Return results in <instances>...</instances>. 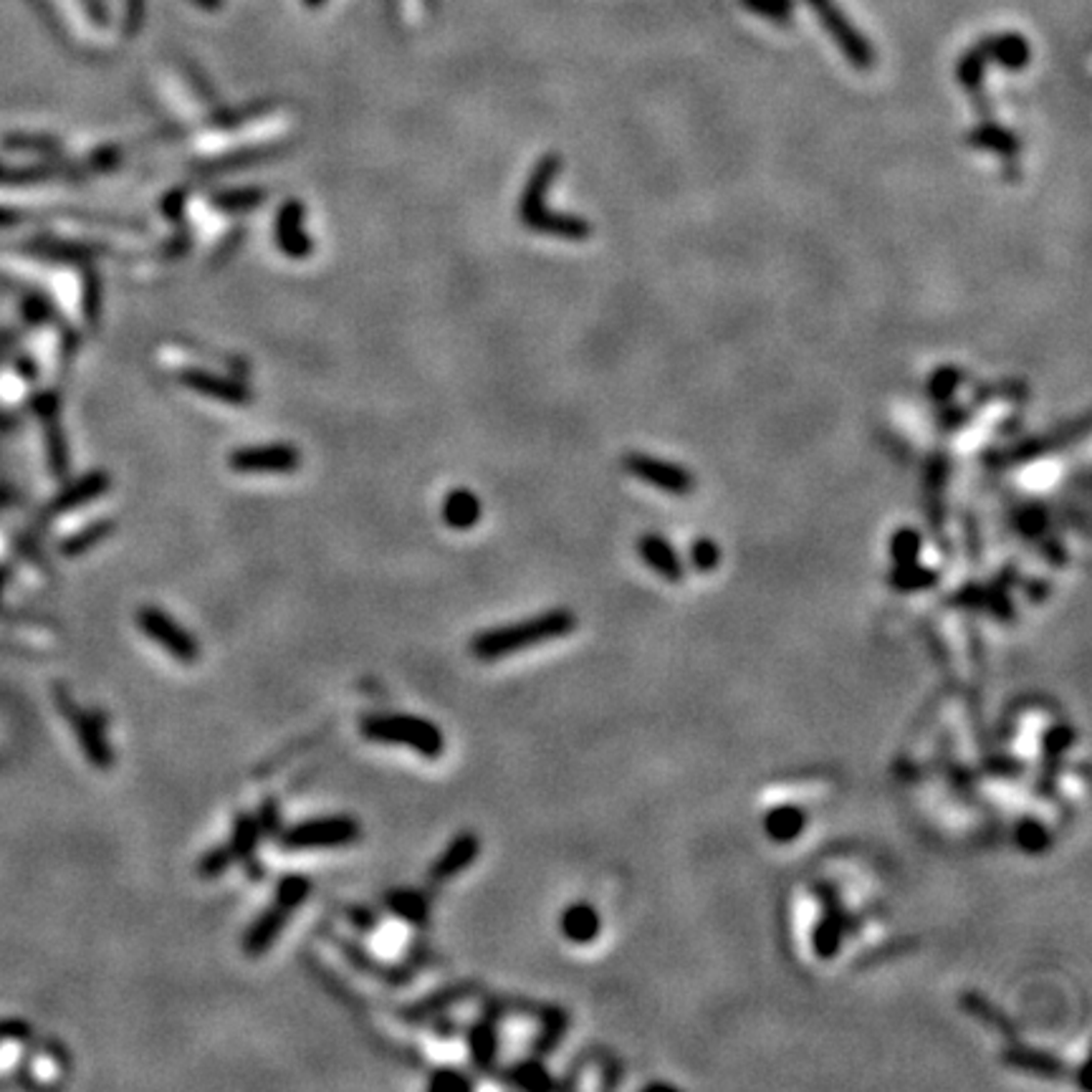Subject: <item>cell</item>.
<instances>
[{
    "label": "cell",
    "mask_w": 1092,
    "mask_h": 1092,
    "mask_svg": "<svg viewBox=\"0 0 1092 1092\" xmlns=\"http://www.w3.org/2000/svg\"><path fill=\"white\" fill-rule=\"evenodd\" d=\"M940 574L936 572L934 567H926V564L921 562H910V564H893L891 574H888V582H891L893 590H897V592L903 594H916V592H926V590H934L936 585H939Z\"/></svg>",
    "instance_id": "cell-27"
},
{
    "label": "cell",
    "mask_w": 1092,
    "mask_h": 1092,
    "mask_svg": "<svg viewBox=\"0 0 1092 1092\" xmlns=\"http://www.w3.org/2000/svg\"><path fill=\"white\" fill-rule=\"evenodd\" d=\"M807 830V811L797 805H779L764 814V835L776 845L797 843Z\"/></svg>",
    "instance_id": "cell-23"
},
{
    "label": "cell",
    "mask_w": 1092,
    "mask_h": 1092,
    "mask_svg": "<svg viewBox=\"0 0 1092 1092\" xmlns=\"http://www.w3.org/2000/svg\"><path fill=\"white\" fill-rule=\"evenodd\" d=\"M1044 556H1047L1050 562H1065V549H1062V544L1057 542V539L1044 544Z\"/></svg>",
    "instance_id": "cell-54"
},
{
    "label": "cell",
    "mask_w": 1092,
    "mask_h": 1092,
    "mask_svg": "<svg viewBox=\"0 0 1092 1092\" xmlns=\"http://www.w3.org/2000/svg\"><path fill=\"white\" fill-rule=\"evenodd\" d=\"M986 68H988V62L979 43L977 46H971V49H966L956 64V79L958 84H961V89H964L966 94H971V97L982 94L983 79H986Z\"/></svg>",
    "instance_id": "cell-28"
},
{
    "label": "cell",
    "mask_w": 1092,
    "mask_h": 1092,
    "mask_svg": "<svg viewBox=\"0 0 1092 1092\" xmlns=\"http://www.w3.org/2000/svg\"><path fill=\"white\" fill-rule=\"evenodd\" d=\"M433 1029H435V1034H438V1037L451 1039V1037H456V1031H459V1025H456V1022H453V1020H443V1014H438V1022H435V1025H433Z\"/></svg>",
    "instance_id": "cell-53"
},
{
    "label": "cell",
    "mask_w": 1092,
    "mask_h": 1092,
    "mask_svg": "<svg viewBox=\"0 0 1092 1092\" xmlns=\"http://www.w3.org/2000/svg\"><path fill=\"white\" fill-rule=\"evenodd\" d=\"M446 526L453 531H470L481 521L483 508L481 499L468 489H456L443 499V511H440Z\"/></svg>",
    "instance_id": "cell-25"
},
{
    "label": "cell",
    "mask_w": 1092,
    "mask_h": 1092,
    "mask_svg": "<svg viewBox=\"0 0 1092 1092\" xmlns=\"http://www.w3.org/2000/svg\"><path fill=\"white\" fill-rule=\"evenodd\" d=\"M807 8L814 13V19L819 21L822 31L832 38V43L837 46V51L845 56V62L854 68V71H873L878 64V54L875 46L870 43V38L850 21L848 13L843 11V6L837 0H805Z\"/></svg>",
    "instance_id": "cell-4"
},
{
    "label": "cell",
    "mask_w": 1092,
    "mask_h": 1092,
    "mask_svg": "<svg viewBox=\"0 0 1092 1092\" xmlns=\"http://www.w3.org/2000/svg\"><path fill=\"white\" fill-rule=\"evenodd\" d=\"M964 382V372L956 365H940L936 367L934 372L928 374L926 379V395L934 405H946L953 403L958 387Z\"/></svg>",
    "instance_id": "cell-30"
},
{
    "label": "cell",
    "mask_w": 1092,
    "mask_h": 1092,
    "mask_svg": "<svg viewBox=\"0 0 1092 1092\" xmlns=\"http://www.w3.org/2000/svg\"><path fill=\"white\" fill-rule=\"evenodd\" d=\"M269 193L263 188H228L210 196V205L223 213H250L256 210Z\"/></svg>",
    "instance_id": "cell-29"
},
{
    "label": "cell",
    "mask_w": 1092,
    "mask_h": 1092,
    "mask_svg": "<svg viewBox=\"0 0 1092 1092\" xmlns=\"http://www.w3.org/2000/svg\"><path fill=\"white\" fill-rule=\"evenodd\" d=\"M923 551V534L913 526H900L897 531H893L891 542H888V554H891L893 564H910L921 559Z\"/></svg>",
    "instance_id": "cell-35"
},
{
    "label": "cell",
    "mask_w": 1092,
    "mask_h": 1092,
    "mask_svg": "<svg viewBox=\"0 0 1092 1092\" xmlns=\"http://www.w3.org/2000/svg\"><path fill=\"white\" fill-rule=\"evenodd\" d=\"M741 8L764 19L766 23L789 25L794 19V0H739Z\"/></svg>",
    "instance_id": "cell-40"
},
{
    "label": "cell",
    "mask_w": 1092,
    "mask_h": 1092,
    "mask_svg": "<svg viewBox=\"0 0 1092 1092\" xmlns=\"http://www.w3.org/2000/svg\"><path fill=\"white\" fill-rule=\"evenodd\" d=\"M966 145L974 147V150H982V153L999 154L1004 159H1014L1022 153L1020 135L1012 132V129L1001 127V124L991 122V119H983L982 124L971 129L969 135H966Z\"/></svg>",
    "instance_id": "cell-22"
},
{
    "label": "cell",
    "mask_w": 1092,
    "mask_h": 1092,
    "mask_svg": "<svg viewBox=\"0 0 1092 1092\" xmlns=\"http://www.w3.org/2000/svg\"><path fill=\"white\" fill-rule=\"evenodd\" d=\"M329 939L331 943L339 948V953H342V956L347 958L349 964L360 971V974L377 979V982L387 983V986H405V983L413 982V971L403 969V966H392V964H385V961H379L377 956H372V953L367 951L365 946H360L354 939H347V936H339V934H331Z\"/></svg>",
    "instance_id": "cell-15"
},
{
    "label": "cell",
    "mask_w": 1092,
    "mask_h": 1092,
    "mask_svg": "<svg viewBox=\"0 0 1092 1092\" xmlns=\"http://www.w3.org/2000/svg\"><path fill=\"white\" fill-rule=\"evenodd\" d=\"M1085 433H1087V417H1080L1077 422H1068L1065 427H1060L1055 435H1037V438H1026L1022 440V443H1017V446L1004 448V451L988 453L986 460L996 465H1020V463H1026V460L1042 459V456L1057 451L1060 446H1068L1070 440L1082 438Z\"/></svg>",
    "instance_id": "cell-9"
},
{
    "label": "cell",
    "mask_w": 1092,
    "mask_h": 1092,
    "mask_svg": "<svg viewBox=\"0 0 1092 1092\" xmlns=\"http://www.w3.org/2000/svg\"><path fill=\"white\" fill-rule=\"evenodd\" d=\"M233 862L236 860H233V852L228 845H213V848L205 850V852L197 857L196 873L200 880H218L231 870Z\"/></svg>",
    "instance_id": "cell-39"
},
{
    "label": "cell",
    "mask_w": 1092,
    "mask_h": 1092,
    "mask_svg": "<svg viewBox=\"0 0 1092 1092\" xmlns=\"http://www.w3.org/2000/svg\"><path fill=\"white\" fill-rule=\"evenodd\" d=\"M988 64L1004 68V71H1025L1031 62V46L1025 33L1020 31H999L988 33L979 41Z\"/></svg>",
    "instance_id": "cell-18"
},
{
    "label": "cell",
    "mask_w": 1092,
    "mask_h": 1092,
    "mask_svg": "<svg viewBox=\"0 0 1092 1092\" xmlns=\"http://www.w3.org/2000/svg\"><path fill=\"white\" fill-rule=\"evenodd\" d=\"M969 417H971L969 408H961V405L946 403V405H940L939 427L943 430V433H956V430H961V427L966 425V420H969Z\"/></svg>",
    "instance_id": "cell-48"
},
{
    "label": "cell",
    "mask_w": 1092,
    "mask_h": 1092,
    "mask_svg": "<svg viewBox=\"0 0 1092 1092\" xmlns=\"http://www.w3.org/2000/svg\"><path fill=\"white\" fill-rule=\"evenodd\" d=\"M1007 1062L1009 1065H1014V1068L1029 1070V1072L1044 1074V1077H1062V1072H1065V1065H1062L1057 1057L1044 1055V1052H1029V1050L1009 1052Z\"/></svg>",
    "instance_id": "cell-37"
},
{
    "label": "cell",
    "mask_w": 1092,
    "mask_h": 1092,
    "mask_svg": "<svg viewBox=\"0 0 1092 1092\" xmlns=\"http://www.w3.org/2000/svg\"><path fill=\"white\" fill-rule=\"evenodd\" d=\"M243 236H245V231H233V233H231V239L226 240V245H220L218 253H215V256H213V263L226 261L228 253H231V250L239 248V243H240V239H243Z\"/></svg>",
    "instance_id": "cell-52"
},
{
    "label": "cell",
    "mask_w": 1092,
    "mask_h": 1092,
    "mask_svg": "<svg viewBox=\"0 0 1092 1092\" xmlns=\"http://www.w3.org/2000/svg\"><path fill=\"white\" fill-rule=\"evenodd\" d=\"M28 1031H31V1026L21 1020L0 1022V1042H6V1039H25Z\"/></svg>",
    "instance_id": "cell-50"
},
{
    "label": "cell",
    "mask_w": 1092,
    "mask_h": 1092,
    "mask_svg": "<svg viewBox=\"0 0 1092 1092\" xmlns=\"http://www.w3.org/2000/svg\"><path fill=\"white\" fill-rule=\"evenodd\" d=\"M276 245L282 250L284 256L301 261L309 258L314 253V240L306 231V205L296 197L286 200L276 213V226H274Z\"/></svg>",
    "instance_id": "cell-11"
},
{
    "label": "cell",
    "mask_w": 1092,
    "mask_h": 1092,
    "mask_svg": "<svg viewBox=\"0 0 1092 1092\" xmlns=\"http://www.w3.org/2000/svg\"><path fill=\"white\" fill-rule=\"evenodd\" d=\"M574 628H577V617L572 610L559 607V610L539 612V615L526 617L519 623L499 625V628L473 634L470 655L481 663H494V660L511 658V655H519L524 650H531V647L544 645V642L567 637L574 633Z\"/></svg>",
    "instance_id": "cell-1"
},
{
    "label": "cell",
    "mask_w": 1092,
    "mask_h": 1092,
    "mask_svg": "<svg viewBox=\"0 0 1092 1092\" xmlns=\"http://www.w3.org/2000/svg\"><path fill=\"white\" fill-rule=\"evenodd\" d=\"M111 534H114V521L111 519L94 521V524H89L86 529L76 531L73 537H68L66 542L62 544V551L66 556H79L84 554V551L92 549V546H97L99 542H105V539L111 537Z\"/></svg>",
    "instance_id": "cell-36"
},
{
    "label": "cell",
    "mask_w": 1092,
    "mask_h": 1092,
    "mask_svg": "<svg viewBox=\"0 0 1092 1092\" xmlns=\"http://www.w3.org/2000/svg\"><path fill=\"white\" fill-rule=\"evenodd\" d=\"M135 623L147 640L162 647L177 663L188 666V663H196L200 658V645H197L196 634L183 628L170 612H165L157 604H142L135 615Z\"/></svg>",
    "instance_id": "cell-5"
},
{
    "label": "cell",
    "mask_w": 1092,
    "mask_h": 1092,
    "mask_svg": "<svg viewBox=\"0 0 1092 1092\" xmlns=\"http://www.w3.org/2000/svg\"><path fill=\"white\" fill-rule=\"evenodd\" d=\"M478 854H481V837L470 830L459 832L446 845V850L435 857L433 867H430V880L433 883H448V880L459 878L478 860Z\"/></svg>",
    "instance_id": "cell-17"
},
{
    "label": "cell",
    "mask_w": 1092,
    "mask_h": 1092,
    "mask_svg": "<svg viewBox=\"0 0 1092 1092\" xmlns=\"http://www.w3.org/2000/svg\"><path fill=\"white\" fill-rule=\"evenodd\" d=\"M1014 843L1025 854H1044L1052 845V832L1039 819L1025 817L1014 827Z\"/></svg>",
    "instance_id": "cell-32"
},
{
    "label": "cell",
    "mask_w": 1092,
    "mask_h": 1092,
    "mask_svg": "<svg viewBox=\"0 0 1092 1092\" xmlns=\"http://www.w3.org/2000/svg\"><path fill=\"white\" fill-rule=\"evenodd\" d=\"M506 1080L508 1085L521 1087V1090H549L556 1085L542 1060H524L513 1065L511 1070H506Z\"/></svg>",
    "instance_id": "cell-31"
},
{
    "label": "cell",
    "mask_w": 1092,
    "mask_h": 1092,
    "mask_svg": "<svg viewBox=\"0 0 1092 1092\" xmlns=\"http://www.w3.org/2000/svg\"><path fill=\"white\" fill-rule=\"evenodd\" d=\"M948 476H951V460L946 459V453H934L926 463V491L928 494H939L946 486Z\"/></svg>",
    "instance_id": "cell-46"
},
{
    "label": "cell",
    "mask_w": 1092,
    "mask_h": 1092,
    "mask_svg": "<svg viewBox=\"0 0 1092 1092\" xmlns=\"http://www.w3.org/2000/svg\"><path fill=\"white\" fill-rule=\"evenodd\" d=\"M623 468L637 481L653 486L668 496H690L696 491V478L683 465L673 460L647 456V453H628L623 459Z\"/></svg>",
    "instance_id": "cell-7"
},
{
    "label": "cell",
    "mask_w": 1092,
    "mask_h": 1092,
    "mask_svg": "<svg viewBox=\"0 0 1092 1092\" xmlns=\"http://www.w3.org/2000/svg\"><path fill=\"white\" fill-rule=\"evenodd\" d=\"M342 913H344V918H347V923L354 928V931H360V934H372V931H377L379 918H377V913H374L372 908L352 903V905H344Z\"/></svg>",
    "instance_id": "cell-47"
},
{
    "label": "cell",
    "mask_w": 1092,
    "mask_h": 1092,
    "mask_svg": "<svg viewBox=\"0 0 1092 1092\" xmlns=\"http://www.w3.org/2000/svg\"><path fill=\"white\" fill-rule=\"evenodd\" d=\"M269 109L271 105H263V102L248 105L243 107V109H220L210 116V124H213L215 129H236L240 127V124L250 122V119H256L258 114H266Z\"/></svg>",
    "instance_id": "cell-44"
},
{
    "label": "cell",
    "mask_w": 1092,
    "mask_h": 1092,
    "mask_svg": "<svg viewBox=\"0 0 1092 1092\" xmlns=\"http://www.w3.org/2000/svg\"><path fill=\"white\" fill-rule=\"evenodd\" d=\"M228 465L236 473H293L301 465V453L291 443L239 448L231 453Z\"/></svg>",
    "instance_id": "cell-8"
},
{
    "label": "cell",
    "mask_w": 1092,
    "mask_h": 1092,
    "mask_svg": "<svg viewBox=\"0 0 1092 1092\" xmlns=\"http://www.w3.org/2000/svg\"><path fill=\"white\" fill-rule=\"evenodd\" d=\"M293 913H296V910H291L286 903H282V900H276L274 897L269 908H263L261 913L253 918L248 931L243 934L240 946H243L245 956L248 958L266 956V953L271 951V946L279 940V936L284 934V928L288 926Z\"/></svg>",
    "instance_id": "cell-13"
},
{
    "label": "cell",
    "mask_w": 1092,
    "mask_h": 1092,
    "mask_svg": "<svg viewBox=\"0 0 1092 1092\" xmlns=\"http://www.w3.org/2000/svg\"><path fill=\"white\" fill-rule=\"evenodd\" d=\"M107 489H109V476H107V473H92V476H86L84 481L76 483L71 491H66V494L59 496V499L54 501V513L66 511V508H73L79 506V503H86V501L97 499V496L107 494Z\"/></svg>",
    "instance_id": "cell-33"
},
{
    "label": "cell",
    "mask_w": 1092,
    "mask_h": 1092,
    "mask_svg": "<svg viewBox=\"0 0 1092 1092\" xmlns=\"http://www.w3.org/2000/svg\"><path fill=\"white\" fill-rule=\"evenodd\" d=\"M263 835L258 827V819L253 811H236L231 827V840L228 848L233 852V860L243 867V873L248 875L253 883H263L266 880V865L258 860V845H261Z\"/></svg>",
    "instance_id": "cell-12"
},
{
    "label": "cell",
    "mask_w": 1092,
    "mask_h": 1092,
    "mask_svg": "<svg viewBox=\"0 0 1092 1092\" xmlns=\"http://www.w3.org/2000/svg\"><path fill=\"white\" fill-rule=\"evenodd\" d=\"M1012 521L1014 529L1025 539H1039L1050 526V511L1039 501H1026L1020 508H1014Z\"/></svg>",
    "instance_id": "cell-34"
},
{
    "label": "cell",
    "mask_w": 1092,
    "mask_h": 1092,
    "mask_svg": "<svg viewBox=\"0 0 1092 1092\" xmlns=\"http://www.w3.org/2000/svg\"><path fill=\"white\" fill-rule=\"evenodd\" d=\"M145 19V0H129L127 6V31L137 33Z\"/></svg>",
    "instance_id": "cell-51"
},
{
    "label": "cell",
    "mask_w": 1092,
    "mask_h": 1092,
    "mask_svg": "<svg viewBox=\"0 0 1092 1092\" xmlns=\"http://www.w3.org/2000/svg\"><path fill=\"white\" fill-rule=\"evenodd\" d=\"M256 819H258V827H261L263 840H274V843L276 837L282 835L284 827H286L282 817V807H279V800H276V797H266V800H261V805H258V811H256Z\"/></svg>",
    "instance_id": "cell-43"
},
{
    "label": "cell",
    "mask_w": 1092,
    "mask_h": 1092,
    "mask_svg": "<svg viewBox=\"0 0 1092 1092\" xmlns=\"http://www.w3.org/2000/svg\"><path fill=\"white\" fill-rule=\"evenodd\" d=\"M385 905L392 916L415 928H425L430 923V900L425 893L413 888H395L385 895Z\"/></svg>",
    "instance_id": "cell-26"
},
{
    "label": "cell",
    "mask_w": 1092,
    "mask_h": 1092,
    "mask_svg": "<svg viewBox=\"0 0 1092 1092\" xmlns=\"http://www.w3.org/2000/svg\"><path fill=\"white\" fill-rule=\"evenodd\" d=\"M304 3H306V6H312V8H317V6H322V3H324V0H304Z\"/></svg>",
    "instance_id": "cell-55"
},
{
    "label": "cell",
    "mask_w": 1092,
    "mask_h": 1092,
    "mask_svg": "<svg viewBox=\"0 0 1092 1092\" xmlns=\"http://www.w3.org/2000/svg\"><path fill=\"white\" fill-rule=\"evenodd\" d=\"M312 891H314V883L306 878V875L288 873L276 883L274 897L276 900H282V903H286L291 910H296L309 900Z\"/></svg>",
    "instance_id": "cell-38"
},
{
    "label": "cell",
    "mask_w": 1092,
    "mask_h": 1092,
    "mask_svg": "<svg viewBox=\"0 0 1092 1092\" xmlns=\"http://www.w3.org/2000/svg\"><path fill=\"white\" fill-rule=\"evenodd\" d=\"M473 994L470 991V983H453V986H446V988H438L435 994L425 996V999H417L415 1004H410V1007L403 1009V1017L405 1022H425L430 1020V1017H438V1014H443L446 1009H451L453 1004H459V1001L468 999V996Z\"/></svg>",
    "instance_id": "cell-24"
},
{
    "label": "cell",
    "mask_w": 1092,
    "mask_h": 1092,
    "mask_svg": "<svg viewBox=\"0 0 1092 1092\" xmlns=\"http://www.w3.org/2000/svg\"><path fill=\"white\" fill-rule=\"evenodd\" d=\"M465 1042H468L473 1068L478 1072H491L499 1060V1026H496L494 1009L465 1029Z\"/></svg>",
    "instance_id": "cell-21"
},
{
    "label": "cell",
    "mask_w": 1092,
    "mask_h": 1092,
    "mask_svg": "<svg viewBox=\"0 0 1092 1092\" xmlns=\"http://www.w3.org/2000/svg\"><path fill=\"white\" fill-rule=\"evenodd\" d=\"M562 172V157L556 153H546L539 157V162L531 170L529 180H526L524 190L519 197V220L521 226H526L534 215L542 213L546 208V197L549 190L554 188L556 177Z\"/></svg>",
    "instance_id": "cell-14"
},
{
    "label": "cell",
    "mask_w": 1092,
    "mask_h": 1092,
    "mask_svg": "<svg viewBox=\"0 0 1092 1092\" xmlns=\"http://www.w3.org/2000/svg\"><path fill=\"white\" fill-rule=\"evenodd\" d=\"M559 934L574 946H590L602 934V918L597 908L587 900L569 903L559 916Z\"/></svg>",
    "instance_id": "cell-20"
},
{
    "label": "cell",
    "mask_w": 1092,
    "mask_h": 1092,
    "mask_svg": "<svg viewBox=\"0 0 1092 1092\" xmlns=\"http://www.w3.org/2000/svg\"><path fill=\"white\" fill-rule=\"evenodd\" d=\"M177 382L188 390L197 392V395L220 400V403H228L233 408H245L253 400V392L245 382L223 377V374H215L210 370H202V367H185L183 372H177Z\"/></svg>",
    "instance_id": "cell-10"
},
{
    "label": "cell",
    "mask_w": 1092,
    "mask_h": 1092,
    "mask_svg": "<svg viewBox=\"0 0 1092 1092\" xmlns=\"http://www.w3.org/2000/svg\"><path fill=\"white\" fill-rule=\"evenodd\" d=\"M637 556L650 572L658 574L660 580L680 582L685 577L683 559L673 549V544L660 534H642L637 539Z\"/></svg>",
    "instance_id": "cell-19"
},
{
    "label": "cell",
    "mask_w": 1092,
    "mask_h": 1092,
    "mask_svg": "<svg viewBox=\"0 0 1092 1092\" xmlns=\"http://www.w3.org/2000/svg\"><path fill=\"white\" fill-rule=\"evenodd\" d=\"M288 150H291V145H284V142H269V145L243 147V150H233V153L218 154V157L205 159V162H197L193 170H196L197 175H202V177L226 175V172H239V170H248V167L263 165V162H269V159H276V157H282V154H286Z\"/></svg>",
    "instance_id": "cell-16"
},
{
    "label": "cell",
    "mask_w": 1092,
    "mask_h": 1092,
    "mask_svg": "<svg viewBox=\"0 0 1092 1092\" xmlns=\"http://www.w3.org/2000/svg\"><path fill=\"white\" fill-rule=\"evenodd\" d=\"M362 837L360 819L352 814H324L288 824L276 845L286 852H312V850H336L354 845Z\"/></svg>",
    "instance_id": "cell-3"
},
{
    "label": "cell",
    "mask_w": 1092,
    "mask_h": 1092,
    "mask_svg": "<svg viewBox=\"0 0 1092 1092\" xmlns=\"http://www.w3.org/2000/svg\"><path fill=\"white\" fill-rule=\"evenodd\" d=\"M360 736L372 744L405 746L422 759L446 754V736L435 721L413 714H370L360 721Z\"/></svg>",
    "instance_id": "cell-2"
},
{
    "label": "cell",
    "mask_w": 1092,
    "mask_h": 1092,
    "mask_svg": "<svg viewBox=\"0 0 1092 1092\" xmlns=\"http://www.w3.org/2000/svg\"><path fill=\"white\" fill-rule=\"evenodd\" d=\"M56 701H59V711L66 716V721L71 723L73 736L79 741L81 751H84L86 762L92 764L94 769L109 771L114 766V751H111L109 739H107V719L99 711H81L76 703L68 698L66 690H56Z\"/></svg>",
    "instance_id": "cell-6"
},
{
    "label": "cell",
    "mask_w": 1092,
    "mask_h": 1092,
    "mask_svg": "<svg viewBox=\"0 0 1092 1092\" xmlns=\"http://www.w3.org/2000/svg\"><path fill=\"white\" fill-rule=\"evenodd\" d=\"M811 943H814V951L819 958H835L840 951V943H843V931L835 921L827 918L817 926V931L811 936Z\"/></svg>",
    "instance_id": "cell-45"
},
{
    "label": "cell",
    "mask_w": 1092,
    "mask_h": 1092,
    "mask_svg": "<svg viewBox=\"0 0 1092 1092\" xmlns=\"http://www.w3.org/2000/svg\"><path fill=\"white\" fill-rule=\"evenodd\" d=\"M690 564L701 574L716 572V567L721 564L719 544L711 537H698L696 542L690 544Z\"/></svg>",
    "instance_id": "cell-42"
},
{
    "label": "cell",
    "mask_w": 1092,
    "mask_h": 1092,
    "mask_svg": "<svg viewBox=\"0 0 1092 1092\" xmlns=\"http://www.w3.org/2000/svg\"><path fill=\"white\" fill-rule=\"evenodd\" d=\"M1072 731H1070L1068 726H1055L1052 728L1047 736H1044V754H1050V751H1055V754H1062V751L1068 749L1070 744H1072Z\"/></svg>",
    "instance_id": "cell-49"
},
{
    "label": "cell",
    "mask_w": 1092,
    "mask_h": 1092,
    "mask_svg": "<svg viewBox=\"0 0 1092 1092\" xmlns=\"http://www.w3.org/2000/svg\"><path fill=\"white\" fill-rule=\"evenodd\" d=\"M476 1082L459 1068H435L427 1077V1090L430 1092H470Z\"/></svg>",
    "instance_id": "cell-41"
}]
</instances>
